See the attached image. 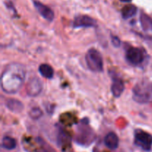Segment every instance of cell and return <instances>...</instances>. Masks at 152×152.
<instances>
[{
	"instance_id": "cell-11",
	"label": "cell",
	"mask_w": 152,
	"mask_h": 152,
	"mask_svg": "<svg viewBox=\"0 0 152 152\" xmlns=\"http://www.w3.org/2000/svg\"><path fill=\"white\" fill-rule=\"evenodd\" d=\"M6 107L10 111L14 113H20L24 110V104L22 101L15 98H9L5 103Z\"/></svg>"
},
{
	"instance_id": "cell-9",
	"label": "cell",
	"mask_w": 152,
	"mask_h": 152,
	"mask_svg": "<svg viewBox=\"0 0 152 152\" xmlns=\"http://www.w3.org/2000/svg\"><path fill=\"white\" fill-rule=\"evenodd\" d=\"M34 4L38 13L46 20L51 22L54 19V13L53 10L43 3L39 1H34Z\"/></svg>"
},
{
	"instance_id": "cell-1",
	"label": "cell",
	"mask_w": 152,
	"mask_h": 152,
	"mask_svg": "<svg viewBox=\"0 0 152 152\" xmlns=\"http://www.w3.org/2000/svg\"><path fill=\"white\" fill-rule=\"evenodd\" d=\"M26 69L22 63H11L4 68L1 76V87L7 94H15L23 86Z\"/></svg>"
},
{
	"instance_id": "cell-17",
	"label": "cell",
	"mask_w": 152,
	"mask_h": 152,
	"mask_svg": "<svg viewBox=\"0 0 152 152\" xmlns=\"http://www.w3.org/2000/svg\"><path fill=\"white\" fill-rule=\"evenodd\" d=\"M43 113L42 111V110L39 107H33L29 112V116L32 119H39L42 116Z\"/></svg>"
},
{
	"instance_id": "cell-13",
	"label": "cell",
	"mask_w": 152,
	"mask_h": 152,
	"mask_svg": "<svg viewBox=\"0 0 152 152\" xmlns=\"http://www.w3.org/2000/svg\"><path fill=\"white\" fill-rule=\"evenodd\" d=\"M141 27L145 32L152 33V18L145 13H141L140 16Z\"/></svg>"
},
{
	"instance_id": "cell-18",
	"label": "cell",
	"mask_w": 152,
	"mask_h": 152,
	"mask_svg": "<svg viewBox=\"0 0 152 152\" xmlns=\"http://www.w3.org/2000/svg\"><path fill=\"white\" fill-rule=\"evenodd\" d=\"M111 40H112V44L115 47H120V44H121V41H120V38L117 36H112L111 37Z\"/></svg>"
},
{
	"instance_id": "cell-16",
	"label": "cell",
	"mask_w": 152,
	"mask_h": 152,
	"mask_svg": "<svg viewBox=\"0 0 152 152\" xmlns=\"http://www.w3.org/2000/svg\"><path fill=\"white\" fill-rule=\"evenodd\" d=\"M1 146L7 150H13L16 147V141L13 137L5 136L3 137L1 141Z\"/></svg>"
},
{
	"instance_id": "cell-12",
	"label": "cell",
	"mask_w": 152,
	"mask_h": 152,
	"mask_svg": "<svg viewBox=\"0 0 152 152\" xmlns=\"http://www.w3.org/2000/svg\"><path fill=\"white\" fill-rule=\"evenodd\" d=\"M105 145L111 150L117 148L119 145V138L117 134L114 132H110L105 136L104 139Z\"/></svg>"
},
{
	"instance_id": "cell-2",
	"label": "cell",
	"mask_w": 152,
	"mask_h": 152,
	"mask_svg": "<svg viewBox=\"0 0 152 152\" xmlns=\"http://www.w3.org/2000/svg\"><path fill=\"white\" fill-rule=\"evenodd\" d=\"M132 98L138 104L152 103V82H138L132 89Z\"/></svg>"
},
{
	"instance_id": "cell-10",
	"label": "cell",
	"mask_w": 152,
	"mask_h": 152,
	"mask_svg": "<svg viewBox=\"0 0 152 152\" xmlns=\"http://www.w3.org/2000/svg\"><path fill=\"white\" fill-rule=\"evenodd\" d=\"M125 89L124 82L121 77L118 76L112 75V84H111V92L115 98H119L123 94Z\"/></svg>"
},
{
	"instance_id": "cell-4",
	"label": "cell",
	"mask_w": 152,
	"mask_h": 152,
	"mask_svg": "<svg viewBox=\"0 0 152 152\" xmlns=\"http://www.w3.org/2000/svg\"><path fill=\"white\" fill-rule=\"evenodd\" d=\"M87 66L94 72H102L103 71V59L100 52L94 48L88 49L86 55Z\"/></svg>"
},
{
	"instance_id": "cell-15",
	"label": "cell",
	"mask_w": 152,
	"mask_h": 152,
	"mask_svg": "<svg viewBox=\"0 0 152 152\" xmlns=\"http://www.w3.org/2000/svg\"><path fill=\"white\" fill-rule=\"evenodd\" d=\"M137 12V7L134 4H128L126 5L122 10V16L123 19H128L135 16Z\"/></svg>"
},
{
	"instance_id": "cell-8",
	"label": "cell",
	"mask_w": 152,
	"mask_h": 152,
	"mask_svg": "<svg viewBox=\"0 0 152 152\" xmlns=\"http://www.w3.org/2000/svg\"><path fill=\"white\" fill-rule=\"evenodd\" d=\"M96 25V21L88 15H80L76 16L72 22V27L74 28H91Z\"/></svg>"
},
{
	"instance_id": "cell-5",
	"label": "cell",
	"mask_w": 152,
	"mask_h": 152,
	"mask_svg": "<svg viewBox=\"0 0 152 152\" xmlns=\"http://www.w3.org/2000/svg\"><path fill=\"white\" fill-rule=\"evenodd\" d=\"M145 58V52L140 47L129 46L126 52V59L129 64L132 66H139L144 62Z\"/></svg>"
},
{
	"instance_id": "cell-6",
	"label": "cell",
	"mask_w": 152,
	"mask_h": 152,
	"mask_svg": "<svg viewBox=\"0 0 152 152\" xmlns=\"http://www.w3.org/2000/svg\"><path fill=\"white\" fill-rule=\"evenodd\" d=\"M134 143L144 151H150L152 147V136L149 133L141 129L134 131Z\"/></svg>"
},
{
	"instance_id": "cell-7",
	"label": "cell",
	"mask_w": 152,
	"mask_h": 152,
	"mask_svg": "<svg viewBox=\"0 0 152 152\" xmlns=\"http://www.w3.org/2000/svg\"><path fill=\"white\" fill-rule=\"evenodd\" d=\"M43 84L38 77H33L28 80L26 86V92L29 96L36 97L42 91Z\"/></svg>"
},
{
	"instance_id": "cell-19",
	"label": "cell",
	"mask_w": 152,
	"mask_h": 152,
	"mask_svg": "<svg viewBox=\"0 0 152 152\" xmlns=\"http://www.w3.org/2000/svg\"><path fill=\"white\" fill-rule=\"evenodd\" d=\"M121 1H123V2H131L132 1V0H120Z\"/></svg>"
},
{
	"instance_id": "cell-3",
	"label": "cell",
	"mask_w": 152,
	"mask_h": 152,
	"mask_svg": "<svg viewBox=\"0 0 152 152\" xmlns=\"http://www.w3.org/2000/svg\"><path fill=\"white\" fill-rule=\"evenodd\" d=\"M96 136L94 131L88 125V120L85 119L78 125L76 134V142L80 145H90L94 141Z\"/></svg>"
},
{
	"instance_id": "cell-14",
	"label": "cell",
	"mask_w": 152,
	"mask_h": 152,
	"mask_svg": "<svg viewBox=\"0 0 152 152\" xmlns=\"http://www.w3.org/2000/svg\"><path fill=\"white\" fill-rule=\"evenodd\" d=\"M39 72L42 77L50 79L53 77V69L47 63H42L39 67Z\"/></svg>"
}]
</instances>
